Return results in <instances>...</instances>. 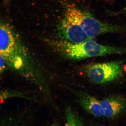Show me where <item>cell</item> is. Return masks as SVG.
<instances>
[{"mask_svg":"<svg viewBox=\"0 0 126 126\" xmlns=\"http://www.w3.org/2000/svg\"><path fill=\"white\" fill-rule=\"evenodd\" d=\"M0 56L7 66L17 71L30 70L29 56L12 26L2 20L0 25Z\"/></svg>","mask_w":126,"mask_h":126,"instance_id":"cell-1","label":"cell"},{"mask_svg":"<svg viewBox=\"0 0 126 126\" xmlns=\"http://www.w3.org/2000/svg\"><path fill=\"white\" fill-rule=\"evenodd\" d=\"M91 40L79 44L66 40L53 41L51 44L60 53L74 60L110 54H126V47L102 45Z\"/></svg>","mask_w":126,"mask_h":126,"instance_id":"cell-2","label":"cell"},{"mask_svg":"<svg viewBox=\"0 0 126 126\" xmlns=\"http://www.w3.org/2000/svg\"><path fill=\"white\" fill-rule=\"evenodd\" d=\"M64 15L80 26L90 38L108 33L126 32V28L104 23L78 8L69 7Z\"/></svg>","mask_w":126,"mask_h":126,"instance_id":"cell-3","label":"cell"},{"mask_svg":"<svg viewBox=\"0 0 126 126\" xmlns=\"http://www.w3.org/2000/svg\"><path fill=\"white\" fill-rule=\"evenodd\" d=\"M125 67L119 61L97 63L91 64L86 69L89 79L97 84H104L117 79L124 72Z\"/></svg>","mask_w":126,"mask_h":126,"instance_id":"cell-4","label":"cell"},{"mask_svg":"<svg viewBox=\"0 0 126 126\" xmlns=\"http://www.w3.org/2000/svg\"><path fill=\"white\" fill-rule=\"evenodd\" d=\"M60 33L67 41L74 44L83 43L92 39L79 25L64 15L59 26Z\"/></svg>","mask_w":126,"mask_h":126,"instance_id":"cell-5","label":"cell"},{"mask_svg":"<svg viewBox=\"0 0 126 126\" xmlns=\"http://www.w3.org/2000/svg\"><path fill=\"white\" fill-rule=\"evenodd\" d=\"M73 91L79 105L87 112L96 117H100L104 116L101 101L86 93L81 91Z\"/></svg>","mask_w":126,"mask_h":126,"instance_id":"cell-6","label":"cell"},{"mask_svg":"<svg viewBox=\"0 0 126 126\" xmlns=\"http://www.w3.org/2000/svg\"><path fill=\"white\" fill-rule=\"evenodd\" d=\"M104 116L111 119L116 117L125 108L126 101L118 96H110L101 100Z\"/></svg>","mask_w":126,"mask_h":126,"instance_id":"cell-7","label":"cell"},{"mask_svg":"<svg viewBox=\"0 0 126 126\" xmlns=\"http://www.w3.org/2000/svg\"><path fill=\"white\" fill-rule=\"evenodd\" d=\"M66 126H84L82 118L70 108L65 110Z\"/></svg>","mask_w":126,"mask_h":126,"instance_id":"cell-8","label":"cell"},{"mask_svg":"<svg viewBox=\"0 0 126 126\" xmlns=\"http://www.w3.org/2000/svg\"><path fill=\"white\" fill-rule=\"evenodd\" d=\"M7 66L6 61L2 57L0 56V70L1 73L3 72Z\"/></svg>","mask_w":126,"mask_h":126,"instance_id":"cell-9","label":"cell"},{"mask_svg":"<svg viewBox=\"0 0 126 126\" xmlns=\"http://www.w3.org/2000/svg\"><path fill=\"white\" fill-rule=\"evenodd\" d=\"M10 0H3V1L4 4H5L6 5H7L10 2Z\"/></svg>","mask_w":126,"mask_h":126,"instance_id":"cell-10","label":"cell"},{"mask_svg":"<svg viewBox=\"0 0 126 126\" xmlns=\"http://www.w3.org/2000/svg\"><path fill=\"white\" fill-rule=\"evenodd\" d=\"M91 126H97V125H91Z\"/></svg>","mask_w":126,"mask_h":126,"instance_id":"cell-11","label":"cell"},{"mask_svg":"<svg viewBox=\"0 0 126 126\" xmlns=\"http://www.w3.org/2000/svg\"><path fill=\"white\" fill-rule=\"evenodd\" d=\"M51 126H59L57 125H52Z\"/></svg>","mask_w":126,"mask_h":126,"instance_id":"cell-12","label":"cell"},{"mask_svg":"<svg viewBox=\"0 0 126 126\" xmlns=\"http://www.w3.org/2000/svg\"><path fill=\"white\" fill-rule=\"evenodd\" d=\"M125 13L126 14V12H125Z\"/></svg>","mask_w":126,"mask_h":126,"instance_id":"cell-13","label":"cell"}]
</instances>
